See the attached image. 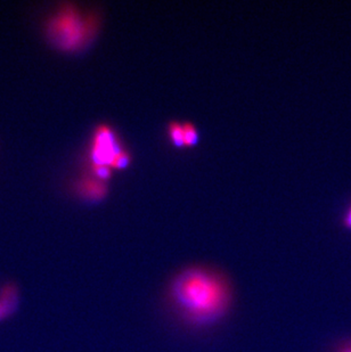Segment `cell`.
Here are the masks:
<instances>
[{"label":"cell","mask_w":351,"mask_h":352,"mask_svg":"<svg viewBox=\"0 0 351 352\" xmlns=\"http://www.w3.org/2000/svg\"><path fill=\"white\" fill-rule=\"evenodd\" d=\"M0 301L3 302V306L6 307L7 311L12 315L17 306L19 301V291L17 286L14 284H8L3 286V291L0 293Z\"/></svg>","instance_id":"5"},{"label":"cell","mask_w":351,"mask_h":352,"mask_svg":"<svg viewBox=\"0 0 351 352\" xmlns=\"http://www.w3.org/2000/svg\"><path fill=\"white\" fill-rule=\"evenodd\" d=\"M106 185L98 178H83L78 184L80 195L88 199H100L106 194Z\"/></svg>","instance_id":"4"},{"label":"cell","mask_w":351,"mask_h":352,"mask_svg":"<svg viewBox=\"0 0 351 352\" xmlns=\"http://www.w3.org/2000/svg\"><path fill=\"white\" fill-rule=\"evenodd\" d=\"M93 171L96 178L100 180L109 179L111 177V166L100 164V166H93Z\"/></svg>","instance_id":"9"},{"label":"cell","mask_w":351,"mask_h":352,"mask_svg":"<svg viewBox=\"0 0 351 352\" xmlns=\"http://www.w3.org/2000/svg\"><path fill=\"white\" fill-rule=\"evenodd\" d=\"M8 316H10L7 311L6 307L3 306V302L0 301V322L3 320V319H6Z\"/></svg>","instance_id":"10"},{"label":"cell","mask_w":351,"mask_h":352,"mask_svg":"<svg viewBox=\"0 0 351 352\" xmlns=\"http://www.w3.org/2000/svg\"><path fill=\"white\" fill-rule=\"evenodd\" d=\"M338 352H351V343L342 346L341 349L339 350Z\"/></svg>","instance_id":"12"},{"label":"cell","mask_w":351,"mask_h":352,"mask_svg":"<svg viewBox=\"0 0 351 352\" xmlns=\"http://www.w3.org/2000/svg\"><path fill=\"white\" fill-rule=\"evenodd\" d=\"M96 17L80 13L76 7L64 6L47 23V37L54 46L74 52L86 46L96 30Z\"/></svg>","instance_id":"2"},{"label":"cell","mask_w":351,"mask_h":352,"mask_svg":"<svg viewBox=\"0 0 351 352\" xmlns=\"http://www.w3.org/2000/svg\"><path fill=\"white\" fill-rule=\"evenodd\" d=\"M120 151H123V148L116 142L113 130L106 126L97 128L93 144H92V150H90V159L93 166L105 164L109 166Z\"/></svg>","instance_id":"3"},{"label":"cell","mask_w":351,"mask_h":352,"mask_svg":"<svg viewBox=\"0 0 351 352\" xmlns=\"http://www.w3.org/2000/svg\"><path fill=\"white\" fill-rule=\"evenodd\" d=\"M345 225H347L348 228H351V208L348 214H347V217H345Z\"/></svg>","instance_id":"11"},{"label":"cell","mask_w":351,"mask_h":352,"mask_svg":"<svg viewBox=\"0 0 351 352\" xmlns=\"http://www.w3.org/2000/svg\"><path fill=\"white\" fill-rule=\"evenodd\" d=\"M176 310L192 325H215L228 314L233 289L226 276L203 266H189L173 276L168 287Z\"/></svg>","instance_id":"1"},{"label":"cell","mask_w":351,"mask_h":352,"mask_svg":"<svg viewBox=\"0 0 351 352\" xmlns=\"http://www.w3.org/2000/svg\"><path fill=\"white\" fill-rule=\"evenodd\" d=\"M129 162L130 154L127 151L123 150L116 154L109 166L114 168V169H123V168H126L129 164Z\"/></svg>","instance_id":"8"},{"label":"cell","mask_w":351,"mask_h":352,"mask_svg":"<svg viewBox=\"0 0 351 352\" xmlns=\"http://www.w3.org/2000/svg\"><path fill=\"white\" fill-rule=\"evenodd\" d=\"M170 140L173 142V145L177 147L185 146L184 142V129L182 124L178 122H171L169 124Z\"/></svg>","instance_id":"6"},{"label":"cell","mask_w":351,"mask_h":352,"mask_svg":"<svg viewBox=\"0 0 351 352\" xmlns=\"http://www.w3.org/2000/svg\"><path fill=\"white\" fill-rule=\"evenodd\" d=\"M182 129H184L185 146L195 145L198 143V140H199V133H198L195 126H193L192 123H184Z\"/></svg>","instance_id":"7"}]
</instances>
